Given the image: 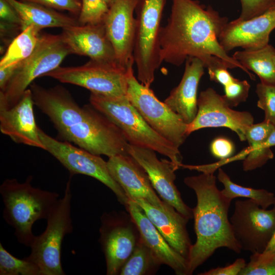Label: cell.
I'll use <instances>...</instances> for the list:
<instances>
[{
    "label": "cell",
    "mask_w": 275,
    "mask_h": 275,
    "mask_svg": "<svg viewBox=\"0 0 275 275\" xmlns=\"http://www.w3.org/2000/svg\"><path fill=\"white\" fill-rule=\"evenodd\" d=\"M228 18L196 0H172L167 24L159 34L161 63L179 66L188 57L200 59L205 68L223 60L229 69L239 68L252 79L255 76L221 46L218 38Z\"/></svg>",
    "instance_id": "obj_1"
},
{
    "label": "cell",
    "mask_w": 275,
    "mask_h": 275,
    "mask_svg": "<svg viewBox=\"0 0 275 275\" xmlns=\"http://www.w3.org/2000/svg\"><path fill=\"white\" fill-rule=\"evenodd\" d=\"M216 180L213 173H209L187 177L184 180L185 185L194 190L197 199L193 208L197 239L189 250L188 275L219 248H227L237 254L241 251L228 218L232 200L218 189Z\"/></svg>",
    "instance_id": "obj_2"
},
{
    "label": "cell",
    "mask_w": 275,
    "mask_h": 275,
    "mask_svg": "<svg viewBox=\"0 0 275 275\" xmlns=\"http://www.w3.org/2000/svg\"><path fill=\"white\" fill-rule=\"evenodd\" d=\"M33 177L23 182L16 179H6L0 186L4 205L3 218L14 230L19 243L30 247L35 236L32 231L34 223L46 219L59 199L56 192L34 187Z\"/></svg>",
    "instance_id": "obj_3"
},
{
    "label": "cell",
    "mask_w": 275,
    "mask_h": 275,
    "mask_svg": "<svg viewBox=\"0 0 275 275\" xmlns=\"http://www.w3.org/2000/svg\"><path fill=\"white\" fill-rule=\"evenodd\" d=\"M89 101L121 130L130 145L153 150L168 157L176 170L181 167L182 157L179 148L152 128L126 95L113 97L91 93Z\"/></svg>",
    "instance_id": "obj_4"
},
{
    "label": "cell",
    "mask_w": 275,
    "mask_h": 275,
    "mask_svg": "<svg viewBox=\"0 0 275 275\" xmlns=\"http://www.w3.org/2000/svg\"><path fill=\"white\" fill-rule=\"evenodd\" d=\"M69 54L61 34H40L33 52L21 62L5 89L0 91V109L16 104L35 79L60 67Z\"/></svg>",
    "instance_id": "obj_5"
},
{
    "label": "cell",
    "mask_w": 275,
    "mask_h": 275,
    "mask_svg": "<svg viewBox=\"0 0 275 275\" xmlns=\"http://www.w3.org/2000/svg\"><path fill=\"white\" fill-rule=\"evenodd\" d=\"M70 179L66 183L64 196L59 199L46 218L47 225L41 234L35 236L25 257L40 268L41 275H64L61 262L62 245L65 236L73 231L71 218Z\"/></svg>",
    "instance_id": "obj_6"
},
{
    "label": "cell",
    "mask_w": 275,
    "mask_h": 275,
    "mask_svg": "<svg viewBox=\"0 0 275 275\" xmlns=\"http://www.w3.org/2000/svg\"><path fill=\"white\" fill-rule=\"evenodd\" d=\"M167 0H138L135 8V31L134 62L138 80L150 87L155 72L162 64L160 58L159 34Z\"/></svg>",
    "instance_id": "obj_7"
},
{
    "label": "cell",
    "mask_w": 275,
    "mask_h": 275,
    "mask_svg": "<svg viewBox=\"0 0 275 275\" xmlns=\"http://www.w3.org/2000/svg\"><path fill=\"white\" fill-rule=\"evenodd\" d=\"M65 141L97 155L129 154V143L121 130L91 104L85 118L58 133Z\"/></svg>",
    "instance_id": "obj_8"
},
{
    "label": "cell",
    "mask_w": 275,
    "mask_h": 275,
    "mask_svg": "<svg viewBox=\"0 0 275 275\" xmlns=\"http://www.w3.org/2000/svg\"><path fill=\"white\" fill-rule=\"evenodd\" d=\"M132 68L133 66L127 67L117 61L90 60L78 66H60L44 76L83 87L91 93L117 97L126 95L128 78Z\"/></svg>",
    "instance_id": "obj_9"
},
{
    "label": "cell",
    "mask_w": 275,
    "mask_h": 275,
    "mask_svg": "<svg viewBox=\"0 0 275 275\" xmlns=\"http://www.w3.org/2000/svg\"><path fill=\"white\" fill-rule=\"evenodd\" d=\"M126 96L146 122L156 132L179 148L188 136L187 124L154 92L141 84L130 71Z\"/></svg>",
    "instance_id": "obj_10"
},
{
    "label": "cell",
    "mask_w": 275,
    "mask_h": 275,
    "mask_svg": "<svg viewBox=\"0 0 275 275\" xmlns=\"http://www.w3.org/2000/svg\"><path fill=\"white\" fill-rule=\"evenodd\" d=\"M39 135L46 151L56 158L71 176L82 174L92 177L109 188L118 201L125 206L128 201L125 191L109 173L107 161L99 155L62 142L46 134L39 127Z\"/></svg>",
    "instance_id": "obj_11"
},
{
    "label": "cell",
    "mask_w": 275,
    "mask_h": 275,
    "mask_svg": "<svg viewBox=\"0 0 275 275\" xmlns=\"http://www.w3.org/2000/svg\"><path fill=\"white\" fill-rule=\"evenodd\" d=\"M230 222L241 250L262 253L275 230V203L267 210L252 199L236 200Z\"/></svg>",
    "instance_id": "obj_12"
},
{
    "label": "cell",
    "mask_w": 275,
    "mask_h": 275,
    "mask_svg": "<svg viewBox=\"0 0 275 275\" xmlns=\"http://www.w3.org/2000/svg\"><path fill=\"white\" fill-rule=\"evenodd\" d=\"M198 112L192 122L187 125V134L206 127H226L235 132L241 141H246L248 128L254 118L248 112L232 109L213 88L201 92L198 98Z\"/></svg>",
    "instance_id": "obj_13"
},
{
    "label": "cell",
    "mask_w": 275,
    "mask_h": 275,
    "mask_svg": "<svg viewBox=\"0 0 275 275\" xmlns=\"http://www.w3.org/2000/svg\"><path fill=\"white\" fill-rule=\"evenodd\" d=\"M99 241L105 256L107 275H116L133 251L140 235L131 218L124 220L116 212L104 213L101 218Z\"/></svg>",
    "instance_id": "obj_14"
},
{
    "label": "cell",
    "mask_w": 275,
    "mask_h": 275,
    "mask_svg": "<svg viewBox=\"0 0 275 275\" xmlns=\"http://www.w3.org/2000/svg\"><path fill=\"white\" fill-rule=\"evenodd\" d=\"M155 152L129 144V154L144 169L152 186L161 199L188 219L193 218V209L183 202L175 184L176 170L173 164L170 160L158 159Z\"/></svg>",
    "instance_id": "obj_15"
},
{
    "label": "cell",
    "mask_w": 275,
    "mask_h": 275,
    "mask_svg": "<svg viewBox=\"0 0 275 275\" xmlns=\"http://www.w3.org/2000/svg\"><path fill=\"white\" fill-rule=\"evenodd\" d=\"M274 29L275 6L250 19L236 18L228 21L223 29L218 41L227 53L236 47L258 49L269 44L270 34Z\"/></svg>",
    "instance_id": "obj_16"
},
{
    "label": "cell",
    "mask_w": 275,
    "mask_h": 275,
    "mask_svg": "<svg viewBox=\"0 0 275 275\" xmlns=\"http://www.w3.org/2000/svg\"><path fill=\"white\" fill-rule=\"evenodd\" d=\"M138 0H115L109 7L103 23L117 61L129 67L134 64L133 46L135 31L134 12Z\"/></svg>",
    "instance_id": "obj_17"
},
{
    "label": "cell",
    "mask_w": 275,
    "mask_h": 275,
    "mask_svg": "<svg viewBox=\"0 0 275 275\" xmlns=\"http://www.w3.org/2000/svg\"><path fill=\"white\" fill-rule=\"evenodd\" d=\"M30 87L35 105L49 118L58 133L86 117L87 105L80 107L63 87L45 88L34 83Z\"/></svg>",
    "instance_id": "obj_18"
},
{
    "label": "cell",
    "mask_w": 275,
    "mask_h": 275,
    "mask_svg": "<svg viewBox=\"0 0 275 275\" xmlns=\"http://www.w3.org/2000/svg\"><path fill=\"white\" fill-rule=\"evenodd\" d=\"M107 164L112 177L129 199H143L158 208H164L166 202L155 193L147 173L131 155L109 157Z\"/></svg>",
    "instance_id": "obj_19"
},
{
    "label": "cell",
    "mask_w": 275,
    "mask_h": 275,
    "mask_svg": "<svg viewBox=\"0 0 275 275\" xmlns=\"http://www.w3.org/2000/svg\"><path fill=\"white\" fill-rule=\"evenodd\" d=\"M34 102L30 89L18 102L7 109H0V130L18 144L45 150L39 135L34 113Z\"/></svg>",
    "instance_id": "obj_20"
},
{
    "label": "cell",
    "mask_w": 275,
    "mask_h": 275,
    "mask_svg": "<svg viewBox=\"0 0 275 275\" xmlns=\"http://www.w3.org/2000/svg\"><path fill=\"white\" fill-rule=\"evenodd\" d=\"M125 206L136 226L141 239L159 264L170 267L177 275H188L187 259L168 243L142 208L129 199Z\"/></svg>",
    "instance_id": "obj_21"
},
{
    "label": "cell",
    "mask_w": 275,
    "mask_h": 275,
    "mask_svg": "<svg viewBox=\"0 0 275 275\" xmlns=\"http://www.w3.org/2000/svg\"><path fill=\"white\" fill-rule=\"evenodd\" d=\"M61 35L70 54L87 56L95 61H117L103 22L64 28Z\"/></svg>",
    "instance_id": "obj_22"
},
{
    "label": "cell",
    "mask_w": 275,
    "mask_h": 275,
    "mask_svg": "<svg viewBox=\"0 0 275 275\" xmlns=\"http://www.w3.org/2000/svg\"><path fill=\"white\" fill-rule=\"evenodd\" d=\"M131 200L135 201L142 208L168 243L188 259L192 245L186 229V224L189 219L166 202L164 208L162 209L153 205L143 199Z\"/></svg>",
    "instance_id": "obj_23"
},
{
    "label": "cell",
    "mask_w": 275,
    "mask_h": 275,
    "mask_svg": "<svg viewBox=\"0 0 275 275\" xmlns=\"http://www.w3.org/2000/svg\"><path fill=\"white\" fill-rule=\"evenodd\" d=\"M204 68L200 59L188 57L180 82L163 101L187 124L193 122L197 114V91L200 79L204 74Z\"/></svg>",
    "instance_id": "obj_24"
},
{
    "label": "cell",
    "mask_w": 275,
    "mask_h": 275,
    "mask_svg": "<svg viewBox=\"0 0 275 275\" xmlns=\"http://www.w3.org/2000/svg\"><path fill=\"white\" fill-rule=\"evenodd\" d=\"M16 10L21 19V31L30 25L40 30L78 25L77 18L69 16L36 3L18 0H6Z\"/></svg>",
    "instance_id": "obj_25"
},
{
    "label": "cell",
    "mask_w": 275,
    "mask_h": 275,
    "mask_svg": "<svg viewBox=\"0 0 275 275\" xmlns=\"http://www.w3.org/2000/svg\"><path fill=\"white\" fill-rule=\"evenodd\" d=\"M274 129V125L264 120L258 124H253L248 128L245 138L250 150L243 159L242 167L244 171L260 168L273 158V153L270 148L266 145V142Z\"/></svg>",
    "instance_id": "obj_26"
},
{
    "label": "cell",
    "mask_w": 275,
    "mask_h": 275,
    "mask_svg": "<svg viewBox=\"0 0 275 275\" xmlns=\"http://www.w3.org/2000/svg\"><path fill=\"white\" fill-rule=\"evenodd\" d=\"M274 55L275 48L268 44L258 49L235 51L232 57L246 70L256 74L261 82L275 85Z\"/></svg>",
    "instance_id": "obj_27"
},
{
    "label": "cell",
    "mask_w": 275,
    "mask_h": 275,
    "mask_svg": "<svg viewBox=\"0 0 275 275\" xmlns=\"http://www.w3.org/2000/svg\"><path fill=\"white\" fill-rule=\"evenodd\" d=\"M41 30L30 25L20 32L12 41L0 61V68L20 62L29 57L35 49Z\"/></svg>",
    "instance_id": "obj_28"
},
{
    "label": "cell",
    "mask_w": 275,
    "mask_h": 275,
    "mask_svg": "<svg viewBox=\"0 0 275 275\" xmlns=\"http://www.w3.org/2000/svg\"><path fill=\"white\" fill-rule=\"evenodd\" d=\"M217 179L224 186L221 190L222 194L231 200L238 197L252 199L265 209L275 203V196L272 193L263 189H254L239 185L233 182L226 173L219 168Z\"/></svg>",
    "instance_id": "obj_29"
},
{
    "label": "cell",
    "mask_w": 275,
    "mask_h": 275,
    "mask_svg": "<svg viewBox=\"0 0 275 275\" xmlns=\"http://www.w3.org/2000/svg\"><path fill=\"white\" fill-rule=\"evenodd\" d=\"M160 265L150 249L140 239L119 274L146 275L154 273Z\"/></svg>",
    "instance_id": "obj_30"
},
{
    "label": "cell",
    "mask_w": 275,
    "mask_h": 275,
    "mask_svg": "<svg viewBox=\"0 0 275 275\" xmlns=\"http://www.w3.org/2000/svg\"><path fill=\"white\" fill-rule=\"evenodd\" d=\"M0 275H41V271L33 262L12 255L1 242Z\"/></svg>",
    "instance_id": "obj_31"
},
{
    "label": "cell",
    "mask_w": 275,
    "mask_h": 275,
    "mask_svg": "<svg viewBox=\"0 0 275 275\" xmlns=\"http://www.w3.org/2000/svg\"><path fill=\"white\" fill-rule=\"evenodd\" d=\"M239 275H275V253L252 254Z\"/></svg>",
    "instance_id": "obj_32"
},
{
    "label": "cell",
    "mask_w": 275,
    "mask_h": 275,
    "mask_svg": "<svg viewBox=\"0 0 275 275\" xmlns=\"http://www.w3.org/2000/svg\"><path fill=\"white\" fill-rule=\"evenodd\" d=\"M103 0H82V7L78 17L80 25L103 23L108 10Z\"/></svg>",
    "instance_id": "obj_33"
},
{
    "label": "cell",
    "mask_w": 275,
    "mask_h": 275,
    "mask_svg": "<svg viewBox=\"0 0 275 275\" xmlns=\"http://www.w3.org/2000/svg\"><path fill=\"white\" fill-rule=\"evenodd\" d=\"M257 106L265 115L264 121L275 126V85L258 83L256 87Z\"/></svg>",
    "instance_id": "obj_34"
},
{
    "label": "cell",
    "mask_w": 275,
    "mask_h": 275,
    "mask_svg": "<svg viewBox=\"0 0 275 275\" xmlns=\"http://www.w3.org/2000/svg\"><path fill=\"white\" fill-rule=\"evenodd\" d=\"M250 87L246 80L234 78L231 82L224 86L225 94L223 97L229 106H237L246 100Z\"/></svg>",
    "instance_id": "obj_35"
},
{
    "label": "cell",
    "mask_w": 275,
    "mask_h": 275,
    "mask_svg": "<svg viewBox=\"0 0 275 275\" xmlns=\"http://www.w3.org/2000/svg\"><path fill=\"white\" fill-rule=\"evenodd\" d=\"M241 12L237 18L248 20L260 15L275 6V0H240Z\"/></svg>",
    "instance_id": "obj_36"
},
{
    "label": "cell",
    "mask_w": 275,
    "mask_h": 275,
    "mask_svg": "<svg viewBox=\"0 0 275 275\" xmlns=\"http://www.w3.org/2000/svg\"><path fill=\"white\" fill-rule=\"evenodd\" d=\"M40 4L57 10L67 11L77 18L81 11L82 0H20Z\"/></svg>",
    "instance_id": "obj_37"
},
{
    "label": "cell",
    "mask_w": 275,
    "mask_h": 275,
    "mask_svg": "<svg viewBox=\"0 0 275 275\" xmlns=\"http://www.w3.org/2000/svg\"><path fill=\"white\" fill-rule=\"evenodd\" d=\"M210 150L216 158L224 160L230 158L234 153L235 146L233 143L225 137H218L211 143Z\"/></svg>",
    "instance_id": "obj_38"
},
{
    "label": "cell",
    "mask_w": 275,
    "mask_h": 275,
    "mask_svg": "<svg viewBox=\"0 0 275 275\" xmlns=\"http://www.w3.org/2000/svg\"><path fill=\"white\" fill-rule=\"evenodd\" d=\"M228 69L229 68L224 63L208 68L210 80L219 83L223 86L228 84L235 77L230 74Z\"/></svg>",
    "instance_id": "obj_39"
},
{
    "label": "cell",
    "mask_w": 275,
    "mask_h": 275,
    "mask_svg": "<svg viewBox=\"0 0 275 275\" xmlns=\"http://www.w3.org/2000/svg\"><path fill=\"white\" fill-rule=\"evenodd\" d=\"M243 258L237 259L232 264L225 267L211 268L208 271L200 273V275H239L246 265Z\"/></svg>",
    "instance_id": "obj_40"
},
{
    "label": "cell",
    "mask_w": 275,
    "mask_h": 275,
    "mask_svg": "<svg viewBox=\"0 0 275 275\" xmlns=\"http://www.w3.org/2000/svg\"><path fill=\"white\" fill-rule=\"evenodd\" d=\"M1 20L21 26V19L15 8L6 0H0Z\"/></svg>",
    "instance_id": "obj_41"
},
{
    "label": "cell",
    "mask_w": 275,
    "mask_h": 275,
    "mask_svg": "<svg viewBox=\"0 0 275 275\" xmlns=\"http://www.w3.org/2000/svg\"><path fill=\"white\" fill-rule=\"evenodd\" d=\"M21 62L14 63L7 67L0 68L1 91L5 89L7 84L16 72Z\"/></svg>",
    "instance_id": "obj_42"
},
{
    "label": "cell",
    "mask_w": 275,
    "mask_h": 275,
    "mask_svg": "<svg viewBox=\"0 0 275 275\" xmlns=\"http://www.w3.org/2000/svg\"><path fill=\"white\" fill-rule=\"evenodd\" d=\"M18 30L21 31L20 26L1 20V38L3 41L5 40L6 41V38L8 37L12 38V36H14V34H15Z\"/></svg>",
    "instance_id": "obj_43"
},
{
    "label": "cell",
    "mask_w": 275,
    "mask_h": 275,
    "mask_svg": "<svg viewBox=\"0 0 275 275\" xmlns=\"http://www.w3.org/2000/svg\"><path fill=\"white\" fill-rule=\"evenodd\" d=\"M264 252L275 253V230Z\"/></svg>",
    "instance_id": "obj_44"
},
{
    "label": "cell",
    "mask_w": 275,
    "mask_h": 275,
    "mask_svg": "<svg viewBox=\"0 0 275 275\" xmlns=\"http://www.w3.org/2000/svg\"><path fill=\"white\" fill-rule=\"evenodd\" d=\"M266 145L271 147L275 146V129L272 132L266 142Z\"/></svg>",
    "instance_id": "obj_45"
},
{
    "label": "cell",
    "mask_w": 275,
    "mask_h": 275,
    "mask_svg": "<svg viewBox=\"0 0 275 275\" xmlns=\"http://www.w3.org/2000/svg\"><path fill=\"white\" fill-rule=\"evenodd\" d=\"M108 8L112 5L115 0H103Z\"/></svg>",
    "instance_id": "obj_46"
},
{
    "label": "cell",
    "mask_w": 275,
    "mask_h": 275,
    "mask_svg": "<svg viewBox=\"0 0 275 275\" xmlns=\"http://www.w3.org/2000/svg\"><path fill=\"white\" fill-rule=\"evenodd\" d=\"M273 62H274V66H275V55L273 57Z\"/></svg>",
    "instance_id": "obj_47"
}]
</instances>
